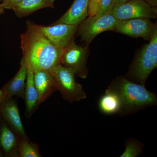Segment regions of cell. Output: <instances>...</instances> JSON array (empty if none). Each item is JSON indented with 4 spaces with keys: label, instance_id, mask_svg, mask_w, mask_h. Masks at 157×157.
<instances>
[{
    "label": "cell",
    "instance_id": "1",
    "mask_svg": "<svg viewBox=\"0 0 157 157\" xmlns=\"http://www.w3.org/2000/svg\"><path fill=\"white\" fill-rule=\"evenodd\" d=\"M26 31L21 35V48L27 67L34 71H50L61 64L64 50L56 47L42 34L39 25L26 21Z\"/></svg>",
    "mask_w": 157,
    "mask_h": 157
},
{
    "label": "cell",
    "instance_id": "2",
    "mask_svg": "<svg viewBox=\"0 0 157 157\" xmlns=\"http://www.w3.org/2000/svg\"><path fill=\"white\" fill-rule=\"evenodd\" d=\"M107 90L119 97L122 104V114L133 113L157 104V97L154 93L149 91L144 86L133 82L123 76L113 79Z\"/></svg>",
    "mask_w": 157,
    "mask_h": 157
},
{
    "label": "cell",
    "instance_id": "3",
    "mask_svg": "<svg viewBox=\"0 0 157 157\" xmlns=\"http://www.w3.org/2000/svg\"><path fill=\"white\" fill-rule=\"evenodd\" d=\"M157 67V32L136 57L128 75L137 83L144 86L147 77Z\"/></svg>",
    "mask_w": 157,
    "mask_h": 157
},
{
    "label": "cell",
    "instance_id": "4",
    "mask_svg": "<svg viewBox=\"0 0 157 157\" xmlns=\"http://www.w3.org/2000/svg\"><path fill=\"white\" fill-rule=\"evenodd\" d=\"M50 72L56 82L58 90L65 101L72 103L86 99L82 86L76 81L75 75L69 68L59 64L54 67Z\"/></svg>",
    "mask_w": 157,
    "mask_h": 157
},
{
    "label": "cell",
    "instance_id": "5",
    "mask_svg": "<svg viewBox=\"0 0 157 157\" xmlns=\"http://www.w3.org/2000/svg\"><path fill=\"white\" fill-rule=\"evenodd\" d=\"M89 55V45H78L73 40L64 50L61 64L70 69L75 76L86 79L89 74L87 66Z\"/></svg>",
    "mask_w": 157,
    "mask_h": 157
},
{
    "label": "cell",
    "instance_id": "6",
    "mask_svg": "<svg viewBox=\"0 0 157 157\" xmlns=\"http://www.w3.org/2000/svg\"><path fill=\"white\" fill-rule=\"evenodd\" d=\"M118 20L110 12L98 18L89 17L78 25L77 33L82 42L89 45L99 34L105 31L114 30Z\"/></svg>",
    "mask_w": 157,
    "mask_h": 157
},
{
    "label": "cell",
    "instance_id": "7",
    "mask_svg": "<svg viewBox=\"0 0 157 157\" xmlns=\"http://www.w3.org/2000/svg\"><path fill=\"white\" fill-rule=\"evenodd\" d=\"M110 13L118 20L157 17L156 7H152L144 0H131L113 6Z\"/></svg>",
    "mask_w": 157,
    "mask_h": 157
},
{
    "label": "cell",
    "instance_id": "8",
    "mask_svg": "<svg viewBox=\"0 0 157 157\" xmlns=\"http://www.w3.org/2000/svg\"><path fill=\"white\" fill-rule=\"evenodd\" d=\"M114 30L129 36L141 37L149 41L156 32L157 26L147 18L118 20Z\"/></svg>",
    "mask_w": 157,
    "mask_h": 157
},
{
    "label": "cell",
    "instance_id": "9",
    "mask_svg": "<svg viewBox=\"0 0 157 157\" xmlns=\"http://www.w3.org/2000/svg\"><path fill=\"white\" fill-rule=\"evenodd\" d=\"M78 27V25L67 24L39 25L42 34L56 47L63 50L67 48L73 41Z\"/></svg>",
    "mask_w": 157,
    "mask_h": 157
},
{
    "label": "cell",
    "instance_id": "10",
    "mask_svg": "<svg viewBox=\"0 0 157 157\" xmlns=\"http://www.w3.org/2000/svg\"><path fill=\"white\" fill-rule=\"evenodd\" d=\"M0 113L6 122L19 138H28L21 121L18 106L14 98L6 97L0 102Z\"/></svg>",
    "mask_w": 157,
    "mask_h": 157
},
{
    "label": "cell",
    "instance_id": "11",
    "mask_svg": "<svg viewBox=\"0 0 157 157\" xmlns=\"http://www.w3.org/2000/svg\"><path fill=\"white\" fill-rule=\"evenodd\" d=\"M34 81L38 95V105L46 101L52 93L58 90L55 79L50 71L39 70L34 71Z\"/></svg>",
    "mask_w": 157,
    "mask_h": 157
},
{
    "label": "cell",
    "instance_id": "12",
    "mask_svg": "<svg viewBox=\"0 0 157 157\" xmlns=\"http://www.w3.org/2000/svg\"><path fill=\"white\" fill-rule=\"evenodd\" d=\"M90 0H74L69 9L52 25L59 24L79 25L88 15Z\"/></svg>",
    "mask_w": 157,
    "mask_h": 157
},
{
    "label": "cell",
    "instance_id": "13",
    "mask_svg": "<svg viewBox=\"0 0 157 157\" xmlns=\"http://www.w3.org/2000/svg\"><path fill=\"white\" fill-rule=\"evenodd\" d=\"M28 70L25 60L22 56L20 62V68L16 75L3 86L2 89L6 97L17 96L24 100Z\"/></svg>",
    "mask_w": 157,
    "mask_h": 157
},
{
    "label": "cell",
    "instance_id": "14",
    "mask_svg": "<svg viewBox=\"0 0 157 157\" xmlns=\"http://www.w3.org/2000/svg\"><path fill=\"white\" fill-rule=\"evenodd\" d=\"M19 137L11 128L6 122L1 125L0 133V147L9 157H19L18 146Z\"/></svg>",
    "mask_w": 157,
    "mask_h": 157
},
{
    "label": "cell",
    "instance_id": "15",
    "mask_svg": "<svg viewBox=\"0 0 157 157\" xmlns=\"http://www.w3.org/2000/svg\"><path fill=\"white\" fill-rule=\"evenodd\" d=\"M27 76L24 100L25 101V115L30 118L39 107L38 105V95L34 81V71L30 67H27Z\"/></svg>",
    "mask_w": 157,
    "mask_h": 157
},
{
    "label": "cell",
    "instance_id": "16",
    "mask_svg": "<svg viewBox=\"0 0 157 157\" xmlns=\"http://www.w3.org/2000/svg\"><path fill=\"white\" fill-rule=\"evenodd\" d=\"M55 2V0H22L13 10L19 18L27 17L40 9H54Z\"/></svg>",
    "mask_w": 157,
    "mask_h": 157
},
{
    "label": "cell",
    "instance_id": "17",
    "mask_svg": "<svg viewBox=\"0 0 157 157\" xmlns=\"http://www.w3.org/2000/svg\"><path fill=\"white\" fill-rule=\"evenodd\" d=\"M99 110L106 115L121 113L122 104L119 97L116 93L106 90L98 102Z\"/></svg>",
    "mask_w": 157,
    "mask_h": 157
},
{
    "label": "cell",
    "instance_id": "18",
    "mask_svg": "<svg viewBox=\"0 0 157 157\" xmlns=\"http://www.w3.org/2000/svg\"><path fill=\"white\" fill-rule=\"evenodd\" d=\"M18 152L21 157H41L39 145L33 143L29 138H19Z\"/></svg>",
    "mask_w": 157,
    "mask_h": 157
},
{
    "label": "cell",
    "instance_id": "19",
    "mask_svg": "<svg viewBox=\"0 0 157 157\" xmlns=\"http://www.w3.org/2000/svg\"><path fill=\"white\" fill-rule=\"evenodd\" d=\"M125 144V149L121 157H136L143 151V144L135 138L128 139Z\"/></svg>",
    "mask_w": 157,
    "mask_h": 157
},
{
    "label": "cell",
    "instance_id": "20",
    "mask_svg": "<svg viewBox=\"0 0 157 157\" xmlns=\"http://www.w3.org/2000/svg\"><path fill=\"white\" fill-rule=\"evenodd\" d=\"M101 0H90L89 5L88 15L90 17L98 15L101 10Z\"/></svg>",
    "mask_w": 157,
    "mask_h": 157
},
{
    "label": "cell",
    "instance_id": "21",
    "mask_svg": "<svg viewBox=\"0 0 157 157\" xmlns=\"http://www.w3.org/2000/svg\"><path fill=\"white\" fill-rule=\"evenodd\" d=\"M113 6V0H101V10L98 15L94 16L96 18L102 17L109 13Z\"/></svg>",
    "mask_w": 157,
    "mask_h": 157
},
{
    "label": "cell",
    "instance_id": "22",
    "mask_svg": "<svg viewBox=\"0 0 157 157\" xmlns=\"http://www.w3.org/2000/svg\"><path fill=\"white\" fill-rule=\"evenodd\" d=\"M22 0H4L2 3L5 10H13Z\"/></svg>",
    "mask_w": 157,
    "mask_h": 157
},
{
    "label": "cell",
    "instance_id": "23",
    "mask_svg": "<svg viewBox=\"0 0 157 157\" xmlns=\"http://www.w3.org/2000/svg\"><path fill=\"white\" fill-rule=\"evenodd\" d=\"M152 7H156L157 0H144Z\"/></svg>",
    "mask_w": 157,
    "mask_h": 157
},
{
    "label": "cell",
    "instance_id": "24",
    "mask_svg": "<svg viewBox=\"0 0 157 157\" xmlns=\"http://www.w3.org/2000/svg\"><path fill=\"white\" fill-rule=\"evenodd\" d=\"M129 1H131V0H113V6L120 5Z\"/></svg>",
    "mask_w": 157,
    "mask_h": 157
},
{
    "label": "cell",
    "instance_id": "25",
    "mask_svg": "<svg viewBox=\"0 0 157 157\" xmlns=\"http://www.w3.org/2000/svg\"><path fill=\"white\" fill-rule=\"evenodd\" d=\"M6 93L5 92L4 90L2 89H0V102L3 101L6 98Z\"/></svg>",
    "mask_w": 157,
    "mask_h": 157
},
{
    "label": "cell",
    "instance_id": "26",
    "mask_svg": "<svg viewBox=\"0 0 157 157\" xmlns=\"http://www.w3.org/2000/svg\"><path fill=\"white\" fill-rule=\"evenodd\" d=\"M5 13V9L3 8L2 4H0V16Z\"/></svg>",
    "mask_w": 157,
    "mask_h": 157
},
{
    "label": "cell",
    "instance_id": "27",
    "mask_svg": "<svg viewBox=\"0 0 157 157\" xmlns=\"http://www.w3.org/2000/svg\"><path fill=\"white\" fill-rule=\"evenodd\" d=\"M1 118H2V115H1V113H0V133L1 132Z\"/></svg>",
    "mask_w": 157,
    "mask_h": 157
},
{
    "label": "cell",
    "instance_id": "28",
    "mask_svg": "<svg viewBox=\"0 0 157 157\" xmlns=\"http://www.w3.org/2000/svg\"><path fill=\"white\" fill-rule=\"evenodd\" d=\"M3 156V154L0 151V157H2Z\"/></svg>",
    "mask_w": 157,
    "mask_h": 157
},
{
    "label": "cell",
    "instance_id": "29",
    "mask_svg": "<svg viewBox=\"0 0 157 157\" xmlns=\"http://www.w3.org/2000/svg\"><path fill=\"white\" fill-rule=\"evenodd\" d=\"M4 0H0V1H3Z\"/></svg>",
    "mask_w": 157,
    "mask_h": 157
}]
</instances>
